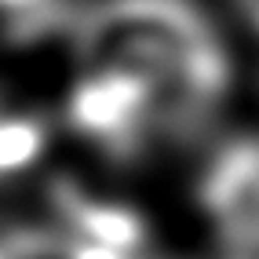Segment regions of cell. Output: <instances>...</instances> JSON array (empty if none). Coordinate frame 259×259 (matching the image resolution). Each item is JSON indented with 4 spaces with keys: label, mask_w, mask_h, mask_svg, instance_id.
Segmentation results:
<instances>
[{
    "label": "cell",
    "mask_w": 259,
    "mask_h": 259,
    "mask_svg": "<svg viewBox=\"0 0 259 259\" xmlns=\"http://www.w3.org/2000/svg\"><path fill=\"white\" fill-rule=\"evenodd\" d=\"M73 59L77 128L124 153L212 120L237 80L234 51L201 0H95Z\"/></svg>",
    "instance_id": "6da1fadb"
},
{
    "label": "cell",
    "mask_w": 259,
    "mask_h": 259,
    "mask_svg": "<svg viewBox=\"0 0 259 259\" xmlns=\"http://www.w3.org/2000/svg\"><path fill=\"white\" fill-rule=\"evenodd\" d=\"M197 201L219 248L234 259H259V139L227 143L208 161Z\"/></svg>",
    "instance_id": "7a4b0ae2"
},
{
    "label": "cell",
    "mask_w": 259,
    "mask_h": 259,
    "mask_svg": "<svg viewBox=\"0 0 259 259\" xmlns=\"http://www.w3.org/2000/svg\"><path fill=\"white\" fill-rule=\"evenodd\" d=\"M230 11L241 22V29L259 40V0H230Z\"/></svg>",
    "instance_id": "3957f363"
},
{
    "label": "cell",
    "mask_w": 259,
    "mask_h": 259,
    "mask_svg": "<svg viewBox=\"0 0 259 259\" xmlns=\"http://www.w3.org/2000/svg\"><path fill=\"white\" fill-rule=\"evenodd\" d=\"M15 4H22V0H0V8H15Z\"/></svg>",
    "instance_id": "277c9868"
}]
</instances>
